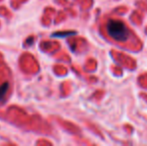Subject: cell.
Here are the masks:
<instances>
[{
  "mask_svg": "<svg viewBox=\"0 0 147 146\" xmlns=\"http://www.w3.org/2000/svg\"><path fill=\"white\" fill-rule=\"evenodd\" d=\"M107 33L114 40L124 42L129 37V30L120 20H109L106 25Z\"/></svg>",
  "mask_w": 147,
  "mask_h": 146,
  "instance_id": "obj_1",
  "label": "cell"
},
{
  "mask_svg": "<svg viewBox=\"0 0 147 146\" xmlns=\"http://www.w3.org/2000/svg\"><path fill=\"white\" fill-rule=\"evenodd\" d=\"M9 82L5 81L0 85V102H2L5 98L6 93L8 92V89H9Z\"/></svg>",
  "mask_w": 147,
  "mask_h": 146,
  "instance_id": "obj_2",
  "label": "cell"
},
{
  "mask_svg": "<svg viewBox=\"0 0 147 146\" xmlns=\"http://www.w3.org/2000/svg\"><path fill=\"white\" fill-rule=\"evenodd\" d=\"M73 34V32H60V33H53L52 34V37H65V36H68V35H71Z\"/></svg>",
  "mask_w": 147,
  "mask_h": 146,
  "instance_id": "obj_3",
  "label": "cell"
}]
</instances>
